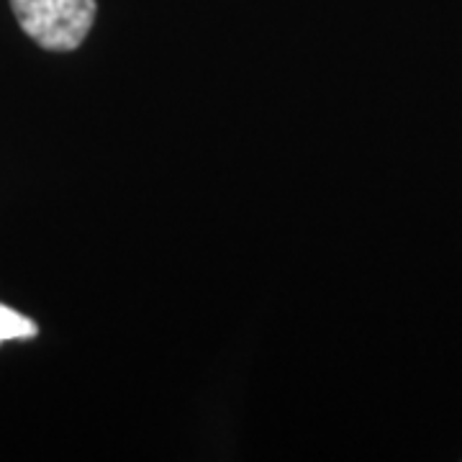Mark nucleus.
Wrapping results in <instances>:
<instances>
[{"label":"nucleus","mask_w":462,"mask_h":462,"mask_svg":"<svg viewBox=\"0 0 462 462\" xmlns=\"http://www.w3.org/2000/svg\"><path fill=\"white\" fill-rule=\"evenodd\" d=\"M11 8L23 33L50 51L78 50L98 14L96 0H11Z\"/></svg>","instance_id":"nucleus-1"},{"label":"nucleus","mask_w":462,"mask_h":462,"mask_svg":"<svg viewBox=\"0 0 462 462\" xmlns=\"http://www.w3.org/2000/svg\"><path fill=\"white\" fill-rule=\"evenodd\" d=\"M36 334H39V327L32 319L0 303V345L14 342V339H32Z\"/></svg>","instance_id":"nucleus-2"}]
</instances>
